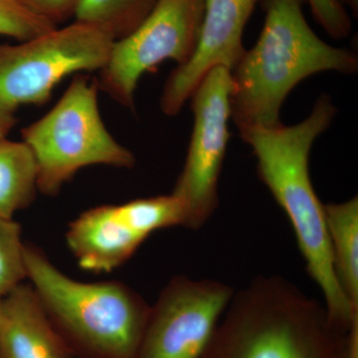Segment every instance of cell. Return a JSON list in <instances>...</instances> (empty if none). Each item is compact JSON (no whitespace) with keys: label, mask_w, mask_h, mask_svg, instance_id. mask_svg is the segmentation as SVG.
Segmentation results:
<instances>
[{"label":"cell","mask_w":358,"mask_h":358,"mask_svg":"<svg viewBox=\"0 0 358 358\" xmlns=\"http://www.w3.org/2000/svg\"><path fill=\"white\" fill-rule=\"evenodd\" d=\"M231 71L213 68L193 92V129L182 171L171 194L185 209V227L201 228L217 209L218 186L229 143Z\"/></svg>","instance_id":"8"},{"label":"cell","mask_w":358,"mask_h":358,"mask_svg":"<svg viewBox=\"0 0 358 358\" xmlns=\"http://www.w3.org/2000/svg\"><path fill=\"white\" fill-rule=\"evenodd\" d=\"M159 0H80L75 20L122 39L148 17Z\"/></svg>","instance_id":"15"},{"label":"cell","mask_w":358,"mask_h":358,"mask_svg":"<svg viewBox=\"0 0 358 358\" xmlns=\"http://www.w3.org/2000/svg\"><path fill=\"white\" fill-rule=\"evenodd\" d=\"M147 239L127 222L117 205L83 212L66 233V242L80 267L96 274L121 267Z\"/></svg>","instance_id":"11"},{"label":"cell","mask_w":358,"mask_h":358,"mask_svg":"<svg viewBox=\"0 0 358 358\" xmlns=\"http://www.w3.org/2000/svg\"><path fill=\"white\" fill-rule=\"evenodd\" d=\"M343 358H358V317L348 329Z\"/></svg>","instance_id":"20"},{"label":"cell","mask_w":358,"mask_h":358,"mask_svg":"<svg viewBox=\"0 0 358 358\" xmlns=\"http://www.w3.org/2000/svg\"><path fill=\"white\" fill-rule=\"evenodd\" d=\"M0 353L3 358H70L30 284L22 282L2 298Z\"/></svg>","instance_id":"12"},{"label":"cell","mask_w":358,"mask_h":358,"mask_svg":"<svg viewBox=\"0 0 358 358\" xmlns=\"http://www.w3.org/2000/svg\"><path fill=\"white\" fill-rule=\"evenodd\" d=\"M24 245L20 223L0 217V299L26 279Z\"/></svg>","instance_id":"16"},{"label":"cell","mask_w":358,"mask_h":358,"mask_svg":"<svg viewBox=\"0 0 358 358\" xmlns=\"http://www.w3.org/2000/svg\"><path fill=\"white\" fill-rule=\"evenodd\" d=\"M348 331L293 282L259 277L234 294L201 358H343Z\"/></svg>","instance_id":"3"},{"label":"cell","mask_w":358,"mask_h":358,"mask_svg":"<svg viewBox=\"0 0 358 358\" xmlns=\"http://www.w3.org/2000/svg\"><path fill=\"white\" fill-rule=\"evenodd\" d=\"M26 279L72 353L86 358H136L150 306L117 281H77L41 249L24 245Z\"/></svg>","instance_id":"4"},{"label":"cell","mask_w":358,"mask_h":358,"mask_svg":"<svg viewBox=\"0 0 358 358\" xmlns=\"http://www.w3.org/2000/svg\"><path fill=\"white\" fill-rule=\"evenodd\" d=\"M305 0H263L265 22L256 44L231 70V119L237 128H273L292 90L317 73L352 75V51L320 38L303 13Z\"/></svg>","instance_id":"2"},{"label":"cell","mask_w":358,"mask_h":358,"mask_svg":"<svg viewBox=\"0 0 358 358\" xmlns=\"http://www.w3.org/2000/svg\"><path fill=\"white\" fill-rule=\"evenodd\" d=\"M55 28L57 26L32 13L20 0H0V36L26 41Z\"/></svg>","instance_id":"17"},{"label":"cell","mask_w":358,"mask_h":358,"mask_svg":"<svg viewBox=\"0 0 358 358\" xmlns=\"http://www.w3.org/2000/svg\"><path fill=\"white\" fill-rule=\"evenodd\" d=\"M38 192V169L24 141H0V217L13 219L34 201Z\"/></svg>","instance_id":"14"},{"label":"cell","mask_w":358,"mask_h":358,"mask_svg":"<svg viewBox=\"0 0 358 358\" xmlns=\"http://www.w3.org/2000/svg\"><path fill=\"white\" fill-rule=\"evenodd\" d=\"M16 122L17 120L14 114L0 110V141L7 138V136L15 126Z\"/></svg>","instance_id":"21"},{"label":"cell","mask_w":358,"mask_h":358,"mask_svg":"<svg viewBox=\"0 0 358 358\" xmlns=\"http://www.w3.org/2000/svg\"><path fill=\"white\" fill-rule=\"evenodd\" d=\"M0 358H3L2 357L1 353H0Z\"/></svg>","instance_id":"25"},{"label":"cell","mask_w":358,"mask_h":358,"mask_svg":"<svg viewBox=\"0 0 358 358\" xmlns=\"http://www.w3.org/2000/svg\"><path fill=\"white\" fill-rule=\"evenodd\" d=\"M334 272L353 308L358 310V199L324 204Z\"/></svg>","instance_id":"13"},{"label":"cell","mask_w":358,"mask_h":358,"mask_svg":"<svg viewBox=\"0 0 358 358\" xmlns=\"http://www.w3.org/2000/svg\"><path fill=\"white\" fill-rule=\"evenodd\" d=\"M343 6H350V8L352 9V13L355 14V16L357 15L358 11V0H343Z\"/></svg>","instance_id":"22"},{"label":"cell","mask_w":358,"mask_h":358,"mask_svg":"<svg viewBox=\"0 0 358 358\" xmlns=\"http://www.w3.org/2000/svg\"><path fill=\"white\" fill-rule=\"evenodd\" d=\"M99 86L84 75L74 78L43 117L22 129L38 169V192L56 196L84 167L133 169L136 157L108 131L99 108Z\"/></svg>","instance_id":"5"},{"label":"cell","mask_w":358,"mask_h":358,"mask_svg":"<svg viewBox=\"0 0 358 358\" xmlns=\"http://www.w3.org/2000/svg\"><path fill=\"white\" fill-rule=\"evenodd\" d=\"M204 0H159L133 32L115 40L100 71L99 89L131 108L140 80L166 60L178 66L192 57L201 31Z\"/></svg>","instance_id":"7"},{"label":"cell","mask_w":358,"mask_h":358,"mask_svg":"<svg viewBox=\"0 0 358 358\" xmlns=\"http://www.w3.org/2000/svg\"><path fill=\"white\" fill-rule=\"evenodd\" d=\"M313 17L334 39H343L352 31V20L338 0H307Z\"/></svg>","instance_id":"18"},{"label":"cell","mask_w":358,"mask_h":358,"mask_svg":"<svg viewBox=\"0 0 358 358\" xmlns=\"http://www.w3.org/2000/svg\"><path fill=\"white\" fill-rule=\"evenodd\" d=\"M32 13L54 25L74 17L80 0H20Z\"/></svg>","instance_id":"19"},{"label":"cell","mask_w":358,"mask_h":358,"mask_svg":"<svg viewBox=\"0 0 358 358\" xmlns=\"http://www.w3.org/2000/svg\"><path fill=\"white\" fill-rule=\"evenodd\" d=\"M338 1L341 2V3L343 4V0H338Z\"/></svg>","instance_id":"23"},{"label":"cell","mask_w":358,"mask_h":358,"mask_svg":"<svg viewBox=\"0 0 358 358\" xmlns=\"http://www.w3.org/2000/svg\"><path fill=\"white\" fill-rule=\"evenodd\" d=\"M336 113L331 96L324 94L310 115L293 126L238 129L253 150L259 178L288 216L308 275L322 291L329 317L348 331L358 310L350 305L334 272L324 204L313 188L308 164L313 143L331 127Z\"/></svg>","instance_id":"1"},{"label":"cell","mask_w":358,"mask_h":358,"mask_svg":"<svg viewBox=\"0 0 358 358\" xmlns=\"http://www.w3.org/2000/svg\"><path fill=\"white\" fill-rule=\"evenodd\" d=\"M259 0H204L203 21L192 57L167 78L160 109L178 115L205 75L213 68L235 67L246 49L243 34Z\"/></svg>","instance_id":"10"},{"label":"cell","mask_w":358,"mask_h":358,"mask_svg":"<svg viewBox=\"0 0 358 358\" xmlns=\"http://www.w3.org/2000/svg\"><path fill=\"white\" fill-rule=\"evenodd\" d=\"M114 42L105 30L74 20L18 44H0V110L42 105L66 77L100 72Z\"/></svg>","instance_id":"6"},{"label":"cell","mask_w":358,"mask_h":358,"mask_svg":"<svg viewBox=\"0 0 358 358\" xmlns=\"http://www.w3.org/2000/svg\"><path fill=\"white\" fill-rule=\"evenodd\" d=\"M234 294L215 280L173 278L150 308L136 358H201Z\"/></svg>","instance_id":"9"},{"label":"cell","mask_w":358,"mask_h":358,"mask_svg":"<svg viewBox=\"0 0 358 358\" xmlns=\"http://www.w3.org/2000/svg\"><path fill=\"white\" fill-rule=\"evenodd\" d=\"M1 300L2 299H0V308H1Z\"/></svg>","instance_id":"24"}]
</instances>
